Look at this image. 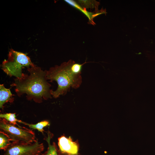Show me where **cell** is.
I'll return each mask as SVG.
<instances>
[{"instance_id": "6da1fadb", "label": "cell", "mask_w": 155, "mask_h": 155, "mask_svg": "<svg viewBox=\"0 0 155 155\" xmlns=\"http://www.w3.org/2000/svg\"><path fill=\"white\" fill-rule=\"evenodd\" d=\"M27 70L29 74L24 73L21 78H16L11 85L15 87L17 95L20 97L26 94L28 100H33L38 103L42 102L43 100L51 98V85L47 81L46 70L43 71L36 66Z\"/></svg>"}, {"instance_id": "7a4b0ae2", "label": "cell", "mask_w": 155, "mask_h": 155, "mask_svg": "<svg viewBox=\"0 0 155 155\" xmlns=\"http://www.w3.org/2000/svg\"><path fill=\"white\" fill-rule=\"evenodd\" d=\"M71 60L64 62L59 66L56 65L46 70L47 80L50 82L56 81L58 87L55 91L52 90L51 93L53 97L57 98L61 95H65L71 88L77 89L81 85L82 79L81 75L74 74L71 71Z\"/></svg>"}, {"instance_id": "3957f363", "label": "cell", "mask_w": 155, "mask_h": 155, "mask_svg": "<svg viewBox=\"0 0 155 155\" xmlns=\"http://www.w3.org/2000/svg\"><path fill=\"white\" fill-rule=\"evenodd\" d=\"M36 66L26 54L11 49L7 59L3 61L1 67V69L7 75L20 79L24 74L22 72L23 68L26 67L28 69Z\"/></svg>"}, {"instance_id": "277c9868", "label": "cell", "mask_w": 155, "mask_h": 155, "mask_svg": "<svg viewBox=\"0 0 155 155\" xmlns=\"http://www.w3.org/2000/svg\"><path fill=\"white\" fill-rule=\"evenodd\" d=\"M0 130L7 135L11 142L31 143L37 139L32 130L20 126H16L3 119H0Z\"/></svg>"}, {"instance_id": "5b68a950", "label": "cell", "mask_w": 155, "mask_h": 155, "mask_svg": "<svg viewBox=\"0 0 155 155\" xmlns=\"http://www.w3.org/2000/svg\"><path fill=\"white\" fill-rule=\"evenodd\" d=\"M44 149L43 144L37 139L31 143L13 141L3 155H41Z\"/></svg>"}, {"instance_id": "8992f818", "label": "cell", "mask_w": 155, "mask_h": 155, "mask_svg": "<svg viewBox=\"0 0 155 155\" xmlns=\"http://www.w3.org/2000/svg\"><path fill=\"white\" fill-rule=\"evenodd\" d=\"M59 155H81L79 152L78 140L73 141L70 136L63 135L58 139Z\"/></svg>"}, {"instance_id": "52a82bcc", "label": "cell", "mask_w": 155, "mask_h": 155, "mask_svg": "<svg viewBox=\"0 0 155 155\" xmlns=\"http://www.w3.org/2000/svg\"><path fill=\"white\" fill-rule=\"evenodd\" d=\"M10 89L5 88L3 84H0V108L3 109L4 105L9 102H13L14 98Z\"/></svg>"}, {"instance_id": "ba28073f", "label": "cell", "mask_w": 155, "mask_h": 155, "mask_svg": "<svg viewBox=\"0 0 155 155\" xmlns=\"http://www.w3.org/2000/svg\"><path fill=\"white\" fill-rule=\"evenodd\" d=\"M47 136L44 138L48 144L47 150L41 155H59L58 148L55 142L52 144H51V140L53 136V134L48 131L47 132Z\"/></svg>"}, {"instance_id": "9c48e42d", "label": "cell", "mask_w": 155, "mask_h": 155, "mask_svg": "<svg viewBox=\"0 0 155 155\" xmlns=\"http://www.w3.org/2000/svg\"><path fill=\"white\" fill-rule=\"evenodd\" d=\"M21 123L28 125L30 128L34 129L37 130L43 134L44 131V128L47 126H49L50 124L48 121L44 120L39 122L35 124H30L22 121Z\"/></svg>"}, {"instance_id": "30bf717a", "label": "cell", "mask_w": 155, "mask_h": 155, "mask_svg": "<svg viewBox=\"0 0 155 155\" xmlns=\"http://www.w3.org/2000/svg\"><path fill=\"white\" fill-rule=\"evenodd\" d=\"M11 141L5 133L0 131V149L5 151L11 144Z\"/></svg>"}, {"instance_id": "8fae6325", "label": "cell", "mask_w": 155, "mask_h": 155, "mask_svg": "<svg viewBox=\"0 0 155 155\" xmlns=\"http://www.w3.org/2000/svg\"><path fill=\"white\" fill-rule=\"evenodd\" d=\"M0 118L5 119L10 123L14 125L19 126L17 122L21 123L22 121L18 120L16 118V113H6L0 114Z\"/></svg>"}, {"instance_id": "7c38bea8", "label": "cell", "mask_w": 155, "mask_h": 155, "mask_svg": "<svg viewBox=\"0 0 155 155\" xmlns=\"http://www.w3.org/2000/svg\"><path fill=\"white\" fill-rule=\"evenodd\" d=\"M78 2L82 6L86 8H96L99 4V2L93 0H78Z\"/></svg>"}]
</instances>
